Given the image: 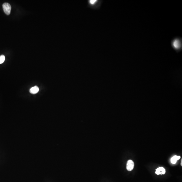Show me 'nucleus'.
I'll list each match as a JSON object with an SVG mask.
<instances>
[{
	"instance_id": "f257e3e1",
	"label": "nucleus",
	"mask_w": 182,
	"mask_h": 182,
	"mask_svg": "<svg viewBox=\"0 0 182 182\" xmlns=\"http://www.w3.org/2000/svg\"><path fill=\"white\" fill-rule=\"evenodd\" d=\"M102 0H87V7L94 10H98L101 8Z\"/></svg>"
},
{
	"instance_id": "f03ea898",
	"label": "nucleus",
	"mask_w": 182,
	"mask_h": 182,
	"mask_svg": "<svg viewBox=\"0 0 182 182\" xmlns=\"http://www.w3.org/2000/svg\"><path fill=\"white\" fill-rule=\"evenodd\" d=\"M172 45L173 48L177 51L180 50L182 47V41L181 39L176 38L173 40Z\"/></svg>"
},
{
	"instance_id": "7ed1b4c3",
	"label": "nucleus",
	"mask_w": 182,
	"mask_h": 182,
	"mask_svg": "<svg viewBox=\"0 0 182 182\" xmlns=\"http://www.w3.org/2000/svg\"><path fill=\"white\" fill-rule=\"evenodd\" d=\"M3 10L4 12L7 15H9L11 13V6L8 3H4L2 5Z\"/></svg>"
},
{
	"instance_id": "20e7f679",
	"label": "nucleus",
	"mask_w": 182,
	"mask_h": 182,
	"mask_svg": "<svg viewBox=\"0 0 182 182\" xmlns=\"http://www.w3.org/2000/svg\"><path fill=\"white\" fill-rule=\"evenodd\" d=\"M134 167V163L132 160H129L127 161V169L128 171H131L133 169Z\"/></svg>"
},
{
	"instance_id": "39448f33",
	"label": "nucleus",
	"mask_w": 182,
	"mask_h": 182,
	"mask_svg": "<svg viewBox=\"0 0 182 182\" xmlns=\"http://www.w3.org/2000/svg\"><path fill=\"white\" fill-rule=\"evenodd\" d=\"M166 171L165 169L163 167H160L156 170L155 173L156 174H165Z\"/></svg>"
},
{
	"instance_id": "423d86ee",
	"label": "nucleus",
	"mask_w": 182,
	"mask_h": 182,
	"mask_svg": "<svg viewBox=\"0 0 182 182\" xmlns=\"http://www.w3.org/2000/svg\"><path fill=\"white\" fill-rule=\"evenodd\" d=\"M39 91V88L37 86H36L31 88L30 89L29 92L32 94H36Z\"/></svg>"
},
{
	"instance_id": "0eeeda50",
	"label": "nucleus",
	"mask_w": 182,
	"mask_h": 182,
	"mask_svg": "<svg viewBox=\"0 0 182 182\" xmlns=\"http://www.w3.org/2000/svg\"><path fill=\"white\" fill-rule=\"evenodd\" d=\"M180 156H179L175 155L173 157H172L171 159V163H172L173 164H176L177 163V161L178 160L180 159Z\"/></svg>"
},
{
	"instance_id": "6e6552de",
	"label": "nucleus",
	"mask_w": 182,
	"mask_h": 182,
	"mask_svg": "<svg viewBox=\"0 0 182 182\" xmlns=\"http://www.w3.org/2000/svg\"><path fill=\"white\" fill-rule=\"evenodd\" d=\"M5 60V56L2 55L0 56V64L4 63Z\"/></svg>"
},
{
	"instance_id": "1a4fd4ad",
	"label": "nucleus",
	"mask_w": 182,
	"mask_h": 182,
	"mask_svg": "<svg viewBox=\"0 0 182 182\" xmlns=\"http://www.w3.org/2000/svg\"><path fill=\"white\" fill-rule=\"evenodd\" d=\"M182 160H181V165L182 166Z\"/></svg>"
}]
</instances>
